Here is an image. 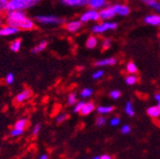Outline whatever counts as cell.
<instances>
[{"mask_svg":"<svg viewBox=\"0 0 160 159\" xmlns=\"http://www.w3.org/2000/svg\"><path fill=\"white\" fill-rule=\"evenodd\" d=\"M38 3L39 1L37 0H11V1H8L6 10L8 12L23 11L25 9L33 7Z\"/></svg>","mask_w":160,"mask_h":159,"instance_id":"obj_1","label":"cell"},{"mask_svg":"<svg viewBox=\"0 0 160 159\" xmlns=\"http://www.w3.org/2000/svg\"><path fill=\"white\" fill-rule=\"evenodd\" d=\"M24 18H26V15L23 11H14V12H9L7 16V23L8 26L17 28L18 25Z\"/></svg>","mask_w":160,"mask_h":159,"instance_id":"obj_2","label":"cell"},{"mask_svg":"<svg viewBox=\"0 0 160 159\" xmlns=\"http://www.w3.org/2000/svg\"><path fill=\"white\" fill-rule=\"evenodd\" d=\"M117 28V23L115 22H103L101 24H98L92 28V32L94 33H103L110 30H115Z\"/></svg>","mask_w":160,"mask_h":159,"instance_id":"obj_3","label":"cell"},{"mask_svg":"<svg viewBox=\"0 0 160 159\" xmlns=\"http://www.w3.org/2000/svg\"><path fill=\"white\" fill-rule=\"evenodd\" d=\"M100 19V16H99V12H96L95 10H89L87 11L86 12H84L81 17H80V21L81 23H84V22H88V21H97Z\"/></svg>","mask_w":160,"mask_h":159,"instance_id":"obj_4","label":"cell"},{"mask_svg":"<svg viewBox=\"0 0 160 159\" xmlns=\"http://www.w3.org/2000/svg\"><path fill=\"white\" fill-rule=\"evenodd\" d=\"M36 19L39 22L44 24H61L63 22L61 18L52 15H38L36 16Z\"/></svg>","mask_w":160,"mask_h":159,"instance_id":"obj_5","label":"cell"},{"mask_svg":"<svg viewBox=\"0 0 160 159\" xmlns=\"http://www.w3.org/2000/svg\"><path fill=\"white\" fill-rule=\"evenodd\" d=\"M114 15H115V12L113 11L112 6L104 8L99 12L100 19H103V20H109V19H112Z\"/></svg>","mask_w":160,"mask_h":159,"instance_id":"obj_6","label":"cell"},{"mask_svg":"<svg viewBox=\"0 0 160 159\" xmlns=\"http://www.w3.org/2000/svg\"><path fill=\"white\" fill-rule=\"evenodd\" d=\"M61 4L70 7H80L89 5V0H62Z\"/></svg>","mask_w":160,"mask_h":159,"instance_id":"obj_7","label":"cell"},{"mask_svg":"<svg viewBox=\"0 0 160 159\" xmlns=\"http://www.w3.org/2000/svg\"><path fill=\"white\" fill-rule=\"evenodd\" d=\"M113 11L115 12V14H119V15H128L130 13V8L124 4H114L112 6Z\"/></svg>","mask_w":160,"mask_h":159,"instance_id":"obj_8","label":"cell"},{"mask_svg":"<svg viewBox=\"0 0 160 159\" xmlns=\"http://www.w3.org/2000/svg\"><path fill=\"white\" fill-rule=\"evenodd\" d=\"M145 23L152 26H160V15L159 14H150L144 18Z\"/></svg>","mask_w":160,"mask_h":159,"instance_id":"obj_9","label":"cell"},{"mask_svg":"<svg viewBox=\"0 0 160 159\" xmlns=\"http://www.w3.org/2000/svg\"><path fill=\"white\" fill-rule=\"evenodd\" d=\"M32 96V91L30 89H26L24 90L22 92H20L16 95L15 97V101L17 103H22L24 102L25 100H27V99H29L30 97Z\"/></svg>","mask_w":160,"mask_h":159,"instance_id":"obj_10","label":"cell"},{"mask_svg":"<svg viewBox=\"0 0 160 159\" xmlns=\"http://www.w3.org/2000/svg\"><path fill=\"white\" fill-rule=\"evenodd\" d=\"M116 64V59L114 57H109V58H104L101 60L96 61L95 66L97 67H104V66H112Z\"/></svg>","mask_w":160,"mask_h":159,"instance_id":"obj_11","label":"cell"},{"mask_svg":"<svg viewBox=\"0 0 160 159\" xmlns=\"http://www.w3.org/2000/svg\"><path fill=\"white\" fill-rule=\"evenodd\" d=\"M23 29V30H32L34 28V23L32 20H31V19L29 18H24L23 20L19 23L18 25V29Z\"/></svg>","mask_w":160,"mask_h":159,"instance_id":"obj_12","label":"cell"},{"mask_svg":"<svg viewBox=\"0 0 160 159\" xmlns=\"http://www.w3.org/2000/svg\"><path fill=\"white\" fill-rule=\"evenodd\" d=\"M19 29L17 28H13L11 26H6L0 29V36H6V35H11V34H14L16 32H18Z\"/></svg>","mask_w":160,"mask_h":159,"instance_id":"obj_13","label":"cell"},{"mask_svg":"<svg viewBox=\"0 0 160 159\" xmlns=\"http://www.w3.org/2000/svg\"><path fill=\"white\" fill-rule=\"evenodd\" d=\"M81 27H82L81 21H76V20H73V21L68 23L67 26H66L67 30H68L69 32H77L79 29H81Z\"/></svg>","mask_w":160,"mask_h":159,"instance_id":"obj_14","label":"cell"},{"mask_svg":"<svg viewBox=\"0 0 160 159\" xmlns=\"http://www.w3.org/2000/svg\"><path fill=\"white\" fill-rule=\"evenodd\" d=\"M106 5H107V2L105 0H90L89 1V6L92 8V10L100 9Z\"/></svg>","mask_w":160,"mask_h":159,"instance_id":"obj_15","label":"cell"},{"mask_svg":"<svg viewBox=\"0 0 160 159\" xmlns=\"http://www.w3.org/2000/svg\"><path fill=\"white\" fill-rule=\"evenodd\" d=\"M147 113L149 116L152 117V118H157L160 116V108L158 106H152L148 108L147 110Z\"/></svg>","mask_w":160,"mask_h":159,"instance_id":"obj_16","label":"cell"},{"mask_svg":"<svg viewBox=\"0 0 160 159\" xmlns=\"http://www.w3.org/2000/svg\"><path fill=\"white\" fill-rule=\"evenodd\" d=\"M95 109L94 107V104L92 102H88V103H85L84 107L82 108L81 112H80V113H81L82 115H88L90 114L93 110Z\"/></svg>","mask_w":160,"mask_h":159,"instance_id":"obj_17","label":"cell"},{"mask_svg":"<svg viewBox=\"0 0 160 159\" xmlns=\"http://www.w3.org/2000/svg\"><path fill=\"white\" fill-rule=\"evenodd\" d=\"M114 110L113 106H99L96 108V111L98 113L100 114H106V113H110Z\"/></svg>","mask_w":160,"mask_h":159,"instance_id":"obj_18","label":"cell"},{"mask_svg":"<svg viewBox=\"0 0 160 159\" xmlns=\"http://www.w3.org/2000/svg\"><path fill=\"white\" fill-rule=\"evenodd\" d=\"M147 6L154 9L157 12L160 13V3L155 1V0H145V1H143Z\"/></svg>","mask_w":160,"mask_h":159,"instance_id":"obj_19","label":"cell"},{"mask_svg":"<svg viewBox=\"0 0 160 159\" xmlns=\"http://www.w3.org/2000/svg\"><path fill=\"white\" fill-rule=\"evenodd\" d=\"M98 44V40L97 38L94 36H90L88 38V40L86 41V47L88 49H94Z\"/></svg>","mask_w":160,"mask_h":159,"instance_id":"obj_20","label":"cell"},{"mask_svg":"<svg viewBox=\"0 0 160 159\" xmlns=\"http://www.w3.org/2000/svg\"><path fill=\"white\" fill-rule=\"evenodd\" d=\"M47 45H48L47 41H42V42H40L36 47H34V48L32 50V53H37V52H42L43 50L46 49Z\"/></svg>","mask_w":160,"mask_h":159,"instance_id":"obj_21","label":"cell"},{"mask_svg":"<svg viewBox=\"0 0 160 159\" xmlns=\"http://www.w3.org/2000/svg\"><path fill=\"white\" fill-rule=\"evenodd\" d=\"M27 124H28V120H27V119H25V118L20 119V120H18V121L15 123V125H14V128H13V129L23 130V131H24V129L26 128Z\"/></svg>","mask_w":160,"mask_h":159,"instance_id":"obj_22","label":"cell"},{"mask_svg":"<svg viewBox=\"0 0 160 159\" xmlns=\"http://www.w3.org/2000/svg\"><path fill=\"white\" fill-rule=\"evenodd\" d=\"M20 48H21V40L20 39H16V40L12 41V44H11V50L12 52H18L20 50Z\"/></svg>","mask_w":160,"mask_h":159,"instance_id":"obj_23","label":"cell"},{"mask_svg":"<svg viewBox=\"0 0 160 159\" xmlns=\"http://www.w3.org/2000/svg\"><path fill=\"white\" fill-rule=\"evenodd\" d=\"M127 72L131 74H134L137 72V67L133 62H129L127 64Z\"/></svg>","mask_w":160,"mask_h":159,"instance_id":"obj_24","label":"cell"},{"mask_svg":"<svg viewBox=\"0 0 160 159\" xmlns=\"http://www.w3.org/2000/svg\"><path fill=\"white\" fill-rule=\"evenodd\" d=\"M125 112H126V113H127L128 115H130V116H133V115L135 114L134 110H133V108H132V104L131 102H127V103H126V105H125Z\"/></svg>","mask_w":160,"mask_h":159,"instance_id":"obj_25","label":"cell"},{"mask_svg":"<svg viewBox=\"0 0 160 159\" xmlns=\"http://www.w3.org/2000/svg\"><path fill=\"white\" fill-rule=\"evenodd\" d=\"M125 82H126V84L127 85H130V86H132V85H134L136 82H137V77L136 76H134V75H128L126 78H125Z\"/></svg>","mask_w":160,"mask_h":159,"instance_id":"obj_26","label":"cell"},{"mask_svg":"<svg viewBox=\"0 0 160 159\" xmlns=\"http://www.w3.org/2000/svg\"><path fill=\"white\" fill-rule=\"evenodd\" d=\"M68 103L70 105H74L76 103V94L74 92H72L69 94V97H68Z\"/></svg>","mask_w":160,"mask_h":159,"instance_id":"obj_27","label":"cell"},{"mask_svg":"<svg viewBox=\"0 0 160 159\" xmlns=\"http://www.w3.org/2000/svg\"><path fill=\"white\" fill-rule=\"evenodd\" d=\"M92 94V89H89V88H86V89H83L80 95L82 97H89Z\"/></svg>","mask_w":160,"mask_h":159,"instance_id":"obj_28","label":"cell"},{"mask_svg":"<svg viewBox=\"0 0 160 159\" xmlns=\"http://www.w3.org/2000/svg\"><path fill=\"white\" fill-rule=\"evenodd\" d=\"M106 121H107V119L103 116H99L97 117L96 119V125L98 127H101V126H104L106 124Z\"/></svg>","mask_w":160,"mask_h":159,"instance_id":"obj_29","label":"cell"},{"mask_svg":"<svg viewBox=\"0 0 160 159\" xmlns=\"http://www.w3.org/2000/svg\"><path fill=\"white\" fill-rule=\"evenodd\" d=\"M110 96L112 99H118L120 96H121V92L118 91V90H113L110 92Z\"/></svg>","mask_w":160,"mask_h":159,"instance_id":"obj_30","label":"cell"},{"mask_svg":"<svg viewBox=\"0 0 160 159\" xmlns=\"http://www.w3.org/2000/svg\"><path fill=\"white\" fill-rule=\"evenodd\" d=\"M84 105H85V102H83V101L78 102L75 105V107L73 108V112H81V110H82V108L84 107Z\"/></svg>","mask_w":160,"mask_h":159,"instance_id":"obj_31","label":"cell"},{"mask_svg":"<svg viewBox=\"0 0 160 159\" xmlns=\"http://www.w3.org/2000/svg\"><path fill=\"white\" fill-rule=\"evenodd\" d=\"M103 75H104V72H103L102 70L96 71V72L92 74V79H94V80H97V79H100Z\"/></svg>","mask_w":160,"mask_h":159,"instance_id":"obj_32","label":"cell"},{"mask_svg":"<svg viewBox=\"0 0 160 159\" xmlns=\"http://www.w3.org/2000/svg\"><path fill=\"white\" fill-rule=\"evenodd\" d=\"M111 44H112V40L110 38H106L104 39V41H103V44H102V48L103 50H107L111 47Z\"/></svg>","mask_w":160,"mask_h":159,"instance_id":"obj_33","label":"cell"},{"mask_svg":"<svg viewBox=\"0 0 160 159\" xmlns=\"http://www.w3.org/2000/svg\"><path fill=\"white\" fill-rule=\"evenodd\" d=\"M110 124H111V126H113V127L118 126L120 124V119L118 117H113L110 120Z\"/></svg>","mask_w":160,"mask_h":159,"instance_id":"obj_34","label":"cell"},{"mask_svg":"<svg viewBox=\"0 0 160 159\" xmlns=\"http://www.w3.org/2000/svg\"><path fill=\"white\" fill-rule=\"evenodd\" d=\"M131 127L129 126V125H124L122 128H121V132L123 133V134H128V133H130L131 132Z\"/></svg>","mask_w":160,"mask_h":159,"instance_id":"obj_35","label":"cell"},{"mask_svg":"<svg viewBox=\"0 0 160 159\" xmlns=\"http://www.w3.org/2000/svg\"><path fill=\"white\" fill-rule=\"evenodd\" d=\"M21 133H23V130H17V129H13L11 132V135L12 136H18Z\"/></svg>","mask_w":160,"mask_h":159,"instance_id":"obj_36","label":"cell"},{"mask_svg":"<svg viewBox=\"0 0 160 159\" xmlns=\"http://www.w3.org/2000/svg\"><path fill=\"white\" fill-rule=\"evenodd\" d=\"M7 4H8V1H7V0H0V12H2V11L6 10Z\"/></svg>","mask_w":160,"mask_h":159,"instance_id":"obj_37","label":"cell"},{"mask_svg":"<svg viewBox=\"0 0 160 159\" xmlns=\"http://www.w3.org/2000/svg\"><path fill=\"white\" fill-rule=\"evenodd\" d=\"M67 118H68V115H67V114H65V113H62V114H60V115L57 117V122H58V123L64 122Z\"/></svg>","mask_w":160,"mask_h":159,"instance_id":"obj_38","label":"cell"},{"mask_svg":"<svg viewBox=\"0 0 160 159\" xmlns=\"http://www.w3.org/2000/svg\"><path fill=\"white\" fill-rule=\"evenodd\" d=\"M14 80V77H13V74L12 73H9L6 77V83L7 84H12Z\"/></svg>","mask_w":160,"mask_h":159,"instance_id":"obj_39","label":"cell"},{"mask_svg":"<svg viewBox=\"0 0 160 159\" xmlns=\"http://www.w3.org/2000/svg\"><path fill=\"white\" fill-rule=\"evenodd\" d=\"M39 131H40V125L37 124V125H35V127H34L33 130H32V134H33V135H36V134L39 132Z\"/></svg>","mask_w":160,"mask_h":159,"instance_id":"obj_40","label":"cell"},{"mask_svg":"<svg viewBox=\"0 0 160 159\" xmlns=\"http://www.w3.org/2000/svg\"><path fill=\"white\" fill-rule=\"evenodd\" d=\"M154 99L157 102V106L160 108V93H155L154 94Z\"/></svg>","mask_w":160,"mask_h":159,"instance_id":"obj_41","label":"cell"},{"mask_svg":"<svg viewBox=\"0 0 160 159\" xmlns=\"http://www.w3.org/2000/svg\"><path fill=\"white\" fill-rule=\"evenodd\" d=\"M100 159H112V158L108 154H103V155L100 156Z\"/></svg>","mask_w":160,"mask_h":159,"instance_id":"obj_42","label":"cell"},{"mask_svg":"<svg viewBox=\"0 0 160 159\" xmlns=\"http://www.w3.org/2000/svg\"><path fill=\"white\" fill-rule=\"evenodd\" d=\"M38 159H49V158H48V155H46V154H43V155L40 156Z\"/></svg>","mask_w":160,"mask_h":159,"instance_id":"obj_43","label":"cell"},{"mask_svg":"<svg viewBox=\"0 0 160 159\" xmlns=\"http://www.w3.org/2000/svg\"><path fill=\"white\" fill-rule=\"evenodd\" d=\"M92 159H100V156H94Z\"/></svg>","mask_w":160,"mask_h":159,"instance_id":"obj_44","label":"cell"},{"mask_svg":"<svg viewBox=\"0 0 160 159\" xmlns=\"http://www.w3.org/2000/svg\"><path fill=\"white\" fill-rule=\"evenodd\" d=\"M0 25H1V20H0Z\"/></svg>","mask_w":160,"mask_h":159,"instance_id":"obj_45","label":"cell"}]
</instances>
